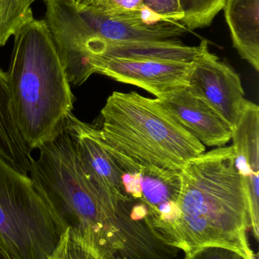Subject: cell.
<instances>
[{
    "instance_id": "obj_15",
    "label": "cell",
    "mask_w": 259,
    "mask_h": 259,
    "mask_svg": "<svg viewBox=\"0 0 259 259\" xmlns=\"http://www.w3.org/2000/svg\"><path fill=\"white\" fill-rule=\"evenodd\" d=\"M36 1L0 0V47L6 45L23 25L34 18L31 6Z\"/></svg>"
},
{
    "instance_id": "obj_11",
    "label": "cell",
    "mask_w": 259,
    "mask_h": 259,
    "mask_svg": "<svg viewBox=\"0 0 259 259\" xmlns=\"http://www.w3.org/2000/svg\"><path fill=\"white\" fill-rule=\"evenodd\" d=\"M235 164L243 181L249 214L251 230L255 240L259 237V108L247 100L244 109L233 127Z\"/></svg>"
},
{
    "instance_id": "obj_14",
    "label": "cell",
    "mask_w": 259,
    "mask_h": 259,
    "mask_svg": "<svg viewBox=\"0 0 259 259\" xmlns=\"http://www.w3.org/2000/svg\"><path fill=\"white\" fill-rule=\"evenodd\" d=\"M31 151L15 121L7 74L0 69V155L18 171L28 176Z\"/></svg>"
},
{
    "instance_id": "obj_6",
    "label": "cell",
    "mask_w": 259,
    "mask_h": 259,
    "mask_svg": "<svg viewBox=\"0 0 259 259\" xmlns=\"http://www.w3.org/2000/svg\"><path fill=\"white\" fill-rule=\"evenodd\" d=\"M193 62L103 59L91 62V75L101 74L120 83L134 85L162 99L189 85Z\"/></svg>"
},
{
    "instance_id": "obj_3",
    "label": "cell",
    "mask_w": 259,
    "mask_h": 259,
    "mask_svg": "<svg viewBox=\"0 0 259 259\" xmlns=\"http://www.w3.org/2000/svg\"><path fill=\"white\" fill-rule=\"evenodd\" d=\"M28 175L36 191L65 226L103 259H118L115 199L100 193L85 176L66 127L39 148Z\"/></svg>"
},
{
    "instance_id": "obj_4",
    "label": "cell",
    "mask_w": 259,
    "mask_h": 259,
    "mask_svg": "<svg viewBox=\"0 0 259 259\" xmlns=\"http://www.w3.org/2000/svg\"><path fill=\"white\" fill-rule=\"evenodd\" d=\"M100 114L102 140L141 165L181 172L206 149L159 99L115 91Z\"/></svg>"
},
{
    "instance_id": "obj_20",
    "label": "cell",
    "mask_w": 259,
    "mask_h": 259,
    "mask_svg": "<svg viewBox=\"0 0 259 259\" xmlns=\"http://www.w3.org/2000/svg\"><path fill=\"white\" fill-rule=\"evenodd\" d=\"M184 259H246L236 251L220 246H207L195 251Z\"/></svg>"
},
{
    "instance_id": "obj_1",
    "label": "cell",
    "mask_w": 259,
    "mask_h": 259,
    "mask_svg": "<svg viewBox=\"0 0 259 259\" xmlns=\"http://www.w3.org/2000/svg\"><path fill=\"white\" fill-rule=\"evenodd\" d=\"M180 175L179 236L186 256L207 246H220L252 259L249 205L233 146L201 154Z\"/></svg>"
},
{
    "instance_id": "obj_19",
    "label": "cell",
    "mask_w": 259,
    "mask_h": 259,
    "mask_svg": "<svg viewBox=\"0 0 259 259\" xmlns=\"http://www.w3.org/2000/svg\"><path fill=\"white\" fill-rule=\"evenodd\" d=\"M141 6L161 19L181 22L183 18L179 0H141Z\"/></svg>"
},
{
    "instance_id": "obj_5",
    "label": "cell",
    "mask_w": 259,
    "mask_h": 259,
    "mask_svg": "<svg viewBox=\"0 0 259 259\" xmlns=\"http://www.w3.org/2000/svg\"><path fill=\"white\" fill-rule=\"evenodd\" d=\"M67 227L30 177L0 155V240L15 259H49Z\"/></svg>"
},
{
    "instance_id": "obj_17",
    "label": "cell",
    "mask_w": 259,
    "mask_h": 259,
    "mask_svg": "<svg viewBox=\"0 0 259 259\" xmlns=\"http://www.w3.org/2000/svg\"><path fill=\"white\" fill-rule=\"evenodd\" d=\"M79 12L88 11L108 17H128L144 11L141 0H72Z\"/></svg>"
},
{
    "instance_id": "obj_18",
    "label": "cell",
    "mask_w": 259,
    "mask_h": 259,
    "mask_svg": "<svg viewBox=\"0 0 259 259\" xmlns=\"http://www.w3.org/2000/svg\"><path fill=\"white\" fill-rule=\"evenodd\" d=\"M49 259H103L67 228Z\"/></svg>"
},
{
    "instance_id": "obj_21",
    "label": "cell",
    "mask_w": 259,
    "mask_h": 259,
    "mask_svg": "<svg viewBox=\"0 0 259 259\" xmlns=\"http://www.w3.org/2000/svg\"><path fill=\"white\" fill-rule=\"evenodd\" d=\"M0 259H15L0 240Z\"/></svg>"
},
{
    "instance_id": "obj_8",
    "label": "cell",
    "mask_w": 259,
    "mask_h": 259,
    "mask_svg": "<svg viewBox=\"0 0 259 259\" xmlns=\"http://www.w3.org/2000/svg\"><path fill=\"white\" fill-rule=\"evenodd\" d=\"M65 127L88 181L104 196L118 202L126 201L121 171L100 138L99 129L73 113L67 117Z\"/></svg>"
},
{
    "instance_id": "obj_9",
    "label": "cell",
    "mask_w": 259,
    "mask_h": 259,
    "mask_svg": "<svg viewBox=\"0 0 259 259\" xmlns=\"http://www.w3.org/2000/svg\"><path fill=\"white\" fill-rule=\"evenodd\" d=\"M159 100L204 146L222 147L231 141L233 127L189 85Z\"/></svg>"
},
{
    "instance_id": "obj_7",
    "label": "cell",
    "mask_w": 259,
    "mask_h": 259,
    "mask_svg": "<svg viewBox=\"0 0 259 259\" xmlns=\"http://www.w3.org/2000/svg\"><path fill=\"white\" fill-rule=\"evenodd\" d=\"M189 86L231 127L237 124L247 101L240 76L208 49L193 62Z\"/></svg>"
},
{
    "instance_id": "obj_10",
    "label": "cell",
    "mask_w": 259,
    "mask_h": 259,
    "mask_svg": "<svg viewBox=\"0 0 259 259\" xmlns=\"http://www.w3.org/2000/svg\"><path fill=\"white\" fill-rule=\"evenodd\" d=\"M79 12L87 23L91 36L103 40H173L187 31V28L179 22L161 19L145 9L141 14L128 17H108L88 11Z\"/></svg>"
},
{
    "instance_id": "obj_13",
    "label": "cell",
    "mask_w": 259,
    "mask_h": 259,
    "mask_svg": "<svg viewBox=\"0 0 259 259\" xmlns=\"http://www.w3.org/2000/svg\"><path fill=\"white\" fill-rule=\"evenodd\" d=\"M119 238L122 248L118 259H175L179 249L161 241L141 220L131 219L119 207Z\"/></svg>"
},
{
    "instance_id": "obj_16",
    "label": "cell",
    "mask_w": 259,
    "mask_h": 259,
    "mask_svg": "<svg viewBox=\"0 0 259 259\" xmlns=\"http://www.w3.org/2000/svg\"><path fill=\"white\" fill-rule=\"evenodd\" d=\"M183 12L181 23L187 28L209 26L216 15L223 9L225 0H179Z\"/></svg>"
},
{
    "instance_id": "obj_2",
    "label": "cell",
    "mask_w": 259,
    "mask_h": 259,
    "mask_svg": "<svg viewBox=\"0 0 259 259\" xmlns=\"http://www.w3.org/2000/svg\"><path fill=\"white\" fill-rule=\"evenodd\" d=\"M14 39L8 84L17 126L33 150L59 135L76 98L45 19L33 18Z\"/></svg>"
},
{
    "instance_id": "obj_12",
    "label": "cell",
    "mask_w": 259,
    "mask_h": 259,
    "mask_svg": "<svg viewBox=\"0 0 259 259\" xmlns=\"http://www.w3.org/2000/svg\"><path fill=\"white\" fill-rule=\"evenodd\" d=\"M225 18L242 59L259 71V0H225Z\"/></svg>"
}]
</instances>
